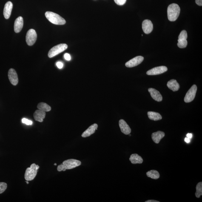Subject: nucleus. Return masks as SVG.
Instances as JSON below:
<instances>
[{
  "label": "nucleus",
  "instance_id": "1",
  "mask_svg": "<svg viewBox=\"0 0 202 202\" xmlns=\"http://www.w3.org/2000/svg\"><path fill=\"white\" fill-rule=\"evenodd\" d=\"M81 164V162L75 159H69L63 162L62 164L59 165L57 167L58 172L65 171L66 169H74Z\"/></svg>",
  "mask_w": 202,
  "mask_h": 202
},
{
  "label": "nucleus",
  "instance_id": "2",
  "mask_svg": "<svg viewBox=\"0 0 202 202\" xmlns=\"http://www.w3.org/2000/svg\"><path fill=\"white\" fill-rule=\"evenodd\" d=\"M180 9L178 5L172 4L169 6L167 8L168 19L171 21L176 20L180 15Z\"/></svg>",
  "mask_w": 202,
  "mask_h": 202
},
{
  "label": "nucleus",
  "instance_id": "3",
  "mask_svg": "<svg viewBox=\"0 0 202 202\" xmlns=\"http://www.w3.org/2000/svg\"><path fill=\"white\" fill-rule=\"evenodd\" d=\"M46 17L50 22L56 25H64L66 21L58 14L53 12L47 11L45 13Z\"/></svg>",
  "mask_w": 202,
  "mask_h": 202
},
{
  "label": "nucleus",
  "instance_id": "4",
  "mask_svg": "<svg viewBox=\"0 0 202 202\" xmlns=\"http://www.w3.org/2000/svg\"><path fill=\"white\" fill-rule=\"evenodd\" d=\"M39 168V166L38 165L33 163L31 165L30 167L26 169L24 175V178L26 181H32L35 178Z\"/></svg>",
  "mask_w": 202,
  "mask_h": 202
},
{
  "label": "nucleus",
  "instance_id": "5",
  "mask_svg": "<svg viewBox=\"0 0 202 202\" xmlns=\"http://www.w3.org/2000/svg\"><path fill=\"white\" fill-rule=\"evenodd\" d=\"M68 46L65 44H61L52 47L49 51L48 56L49 58L53 57L61 52L64 51L67 48Z\"/></svg>",
  "mask_w": 202,
  "mask_h": 202
},
{
  "label": "nucleus",
  "instance_id": "6",
  "mask_svg": "<svg viewBox=\"0 0 202 202\" xmlns=\"http://www.w3.org/2000/svg\"><path fill=\"white\" fill-rule=\"evenodd\" d=\"M37 35L36 31L33 29H31L27 32L26 36V41L28 45H33L36 41Z\"/></svg>",
  "mask_w": 202,
  "mask_h": 202
},
{
  "label": "nucleus",
  "instance_id": "7",
  "mask_svg": "<svg viewBox=\"0 0 202 202\" xmlns=\"http://www.w3.org/2000/svg\"><path fill=\"white\" fill-rule=\"evenodd\" d=\"M188 38L187 32L183 30L180 32L179 36L177 46L180 48H185L187 47L188 42L186 39Z\"/></svg>",
  "mask_w": 202,
  "mask_h": 202
},
{
  "label": "nucleus",
  "instance_id": "8",
  "mask_svg": "<svg viewBox=\"0 0 202 202\" xmlns=\"http://www.w3.org/2000/svg\"><path fill=\"white\" fill-rule=\"evenodd\" d=\"M197 89V86L195 85H194L191 87L185 97V102L189 103L193 101L195 97Z\"/></svg>",
  "mask_w": 202,
  "mask_h": 202
},
{
  "label": "nucleus",
  "instance_id": "9",
  "mask_svg": "<svg viewBox=\"0 0 202 202\" xmlns=\"http://www.w3.org/2000/svg\"><path fill=\"white\" fill-rule=\"evenodd\" d=\"M167 67L165 66H160L153 68L146 72V74L149 75H156L161 74L167 71Z\"/></svg>",
  "mask_w": 202,
  "mask_h": 202
},
{
  "label": "nucleus",
  "instance_id": "10",
  "mask_svg": "<svg viewBox=\"0 0 202 202\" xmlns=\"http://www.w3.org/2000/svg\"><path fill=\"white\" fill-rule=\"evenodd\" d=\"M144 60V57L141 56H138L132 58L126 63V66L127 67H132L138 65Z\"/></svg>",
  "mask_w": 202,
  "mask_h": 202
},
{
  "label": "nucleus",
  "instance_id": "11",
  "mask_svg": "<svg viewBox=\"0 0 202 202\" xmlns=\"http://www.w3.org/2000/svg\"><path fill=\"white\" fill-rule=\"evenodd\" d=\"M8 76L11 83L13 85H16L18 82V79L16 71L13 69H10L8 72Z\"/></svg>",
  "mask_w": 202,
  "mask_h": 202
},
{
  "label": "nucleus",
  "instance_id": "12",
  "mask_svg": "<svg viewBox=\"0 0 202 202\" xmlns=\"http://www.w3.org/2000/svg\"><path fill=\"white\" fill-rule=\"evenodd\" d=\"M143 30L145 33L149 34L153 29V25L151 21L149 20H145L143 21L142 24Z\"/></svg>",
  "mask_w": 202,
  "mask_h": 202
},
{
  "label": "nucleus",
  "instance_id": "13",
  "mask_svg": "<svg viewBox=\"0 0 202 202\" xmlns=\"http://www.w3.org/2000/svg\"><path fill=\"white\" fill-rule=\"evenodd\" d=\"M13 7V3L11 2L8 1L6 3L4 10V15L5 19H8L10 18Z\"/></svg>",
  "mask_w": 202,
  "mask_h": 202
},
{
  "label": "nucleus",
  "instance_id": "14",
  "mask_svg": "<svg viewBox=\"0 0 202 202\" xmlns=\"http://www.w3.org/2000/svg\"><path fill=\"white\" fill-rule=\"evenodd\" d=\"M119 124L121 132L123 133L126 135H129L131 133V129L124 120H120Z\"/></svg>",
  "mask_w": 202,
  "mask_h": 202
},
{
  "label": "nucleus",
  "instance_id": "15",
  "mask_svg": "<svg viewBox=\"0 0 202 202\" xmlns=\"http://www.w3.org/2000/svg\"><path fill=\"white\" fill-rule=\"evenodd\" d=\"M23 26V19L22 17H19L15 21L14 25V30L15 33H19L21 31Z\"/></svg>",
  "mask_w": 202,
  "mask_h": 202
},
{
  "label": "nucleus",
  "instance_id": "16",
  "mask_svg": "<svg viewBox=\"0 0 202 202\" xmlns=\"http://www.w3.org/2000/svg\"><path fill=\"white\" fill-rule=\"evenodd\" d=\"M148 91L153 99L158 102L162 101L163 97L159 91L153 88L149 89Z\"/></svg>",
  "mask_w": 202,
  "mask_h": 202
},
{
  "label": "nucleus",
  "instance_id": "17",
  "mask_svg": "<svg viewBox=\"0 0 202 202\" xmlns=\"http://www.w3.org/2000/svg\"><path fill=\"white\" fill-rule=\"evenodd\" d=\"M98 125L96 124H94L92 125L87 130L85 131L82 135V136L83 138H87L90 136L91 135L95 133V130L98 129Z\"/></svg>",
  "mask_w": 202,
  "mask_h": 202
},
{
  "label": "nucleus",
  "instance_id": "18",
  "mask_svg": "<svg viewBox=\"0 0 202 202\" xmlns=\"http://www.w3.org/2000/svg\"><path fill=\"white\" fill-rule=\"evenodd\" d=\"M45 116L46 112L39 109L35 111L33 114L34 118L35 121L41 123L42 122L44 119L45 118Z\"/></svg>",
  "mask_w": 202,
  "mask_h": 202
},
{
  "label": "nucleus",
  "instance_id": "19",
  "mask_svg": "<svg viewBox=\"0 0 202 202\" xmlns=\"http://www.w3.org/2000/svg\"><path fill=\"white\" fill-rule=\"evenodd\" d=\"M165 134L164 132L161 131L154 132L152 134V138L154 142L157 144L160 143V140L165 136Z\"/></svg>",
  "mask_w": 202,
  "mask_h": 202
},
{
  "label": "nucleus",
  "instance_id": "20",
  "mask_svg": "<svg viewBox=\"0 0 202 202\" xmlns=\"http://www.w3.org/2000/svg\"><path fill=\"white\" fill-rule=\"evenodd\" d=\"M167 86L169 89L174 92H176L180 89L179 84L175 79L170 80L168 82Z\"/></svg>",
  "mask_w": 202,
  "mask_h": 202
},
{
  "label": "nucleus",
  "instance_id": "21",
  "mask_svg": "<svg viewBox=\"0 0 202 202\" xmlns=\"http://www.w3.org/2000/svg\"><path fill=\"white\" fill-rule=\"evenodd\" d=\"M129 160L133 164H141L143 162L142 158L138 154H132L130 156Z\"/></svg>",
  "mask_w": 202,
  "mask_h": 202
},
{
  "label": "nucleus",
  "instance_id": "22",
  "mask_svg": "<svg viewBox=\"0 0 202 202\" xmlns=\"http://www.w3.org/2000/svg\"><path fill=\"white\" fill-rule=\"evenodd\" d=\"M148 115L149 118L153 121H158L162 119L161 115L159 113L156 112H148Z\"/></svg>",
  "mask_w": 202,
  "mask_h": 202
},
{
  "label": "nucleus",
  "instance_id": "23",
  "mask_svg": "<svg viewBox=\"0 0 202 202\" xmlns=\"http://www.w3.org/2000/svg\"><path fill=\"white\" fill-rule=\"evenodd\" d=\"M146 175L148 177L155 180L159 178L160 177V174L158 171L155 170L148 171L146 172Z\"/></svg>",
  "mask_w": 202,
  "mask_h": 202
},
{
  "label": "nucleus",
  "instance_id": "24",
  "mask_svg": "<svg viewBox=\"0 0 202 202\" xmlns=\"http://www.w3.org/2000/svg\"><path fill=\"white\" fill-rule=\"evenodd\" d=\"M37 108L38 109L44 111L49 112L51 110V107L47 103L41 102L39 103L37 106Z\"/></svg>",
  "mask_w": 202,
  "mask_h": 202
},
{
  "label": "nucleus",
  "instance_id": "25",
  "mask_svg": "<svg viewBox=\"0 0 202 202\" xmlns=\"http://www.w3.org/2000/svg\"><path fill=\"white\" fill-rule=\"evenodd\" d=\"M202 194V182H200L198 183L196 186V192L195 195L197 198H200Z\"/></svg>",
  "mask_w": 202,
  "mask_h": 202
},
{
  "label": "nucleus",
  "instance_id": "26",
  "mask_svg": "<svg viewBox=\"0 0 202 202\" xmlns=\"http://www.w3.org/2000/svg\"><path fill=\"white\" fill-rule=\"evenodd\" d=\"M7 185L5 182H0V194H2L7 189Z\"/></svg>",
  "mask_w": 202,
  "mask_h": 202
},
{
  "label": "nucleus",
  "instance_id": "27",
  "mask_svg": "<svg viewBox=\"0 0 202 202\" xmlns=\"http://www.w3.org/2000/svg\"><path fill=\"white\" fill-rule=\"evenodd\" d=\"M22 121L23 123H24V124L27 125H31L33 124V122H32V121L25 118L23 119Z\"/></svg>",
  "mask_w": 202,
  "mask_h": 202
},
{
  "label": "nucleus",
  "instance_id": "28",
  "mask_svg": "<svg viewBox=\"0 0 202 202\" xmlns=\"http://www.w3.org/2000/svg\"><path fill=\"white\" fill-rule=\"evenodd\" d=\"M116 4L119 5H123L125 4L126 0H114Z\"/></svg>",
  "mask_w": 202,
  "mask_h": 202
},
{
  "label": "nucleus",
  "instance_id": "29",
  "mask_svg": "<svg viewBox=\"0 0 202 202\" xmlns=\"http://www.w3.org/2000/svg\"><path fill=\"white\" fill-rule=\"evenodd\" d=\"M64 57L66 61H70L71 60L70 55L69 54L66 53L64 55Z\"/></svg>",
  "mask_w": 202,
  "mask_h": 202
},
{
  "label": "nucleus",
  "instance_id": "30",
  "mask_svg": "<svg viewBox=\"0 0 202 202\" xmlns=\"http://www.w3.org/2000/svg\"><path fill=\"white\" fill-rule=\"evenodd\" d=\"M56 65L57 67L59 69L62 68L63 66V64L62 62H58L56 63Z\"/></svg>",
  "mask_w": 202,
  "mask_h": 202
},
{
  "label": "nucleus",
  "instance_id": "31",
  "mask_svg": "<svg viewBox=\"0 0 202 202\" xmlns=\"http://www.w3.org/2000/svg\"><path fill=\"white\" fill-rule=\"evenodd\" d=\"M195 2L198 5L202 6V0H195Z\"/></svg>",
  "mask_w": 202,
  "mask_h": 202
},
{
  "label": "nucleus",
  "instance_id": "32",
  "mask_svg": "<svg viewBox=\"0 0 202 202\" xmlns=\"http://www.w3.org/2000/svg\"><path fill=\"white\" fill-rule=\"evenodd\" d=\"M186 136H187L188 138L190 139V138H192V134L188 133L187 135H186Z\"/></svg>",
  "mask_w": 202,
  "mask_h": 202
},
{
  "label": "nucleus",
  "instance_id": "33",
  "mask_svg": "<svg viewBox=\"0 0 202 202\" xmlns=\"http://www.w3.org/2000/svg\"><path fill=\"white\" fill-rule=\"evenodd\" d=\"M185 141L186 142V143H189L190 141V138H185Z\"/></svg>",
  "mask_w": 202,
  "mask_h": 202
},
{
  "label": "nucleus",
  "instance_id": "34",
  "mask_svg": "<svg viewBox=\"0 0 202 202\" xmlns=\"http://www.w3.org/2000/svg\"><path fill=\"white\" fill-rule=\"evenodd\" d=\"M145 202H159V201H156V200H148L147 201H146Z\"/></svg>",
  "mask_w": 202,
  "mask_h": 202
},
{
  "label": "nucleus",
  "instance_id": "35",
  "mask_svg": "<svg viewBox=\"0 0 202 202\" xmlns=\"http://www.w3.org/2000/svg\"><path fill=\"white\" fill-rule=\"evenodd\" d=\"M26 183H27V184H29V182H28V181H26Z\"/></svg>",
  "mask_w": 202,
  "mask_h": 202
},
{
  "label": "nucleus",
  "instance_id": "36",
  "mask_svg": "<svg viewBox=\"0 0 202 202\" xmlns=\"http://www.w3.org/2000/svg\"><path fill=\"white\" fill-rule=\"evenodd\" d=\"M54 166H56V165H57L56 163H55V164H54Z\"/></svg>",
  "mask_w": 202,
  "mask_h": 202
}]
</instances>
